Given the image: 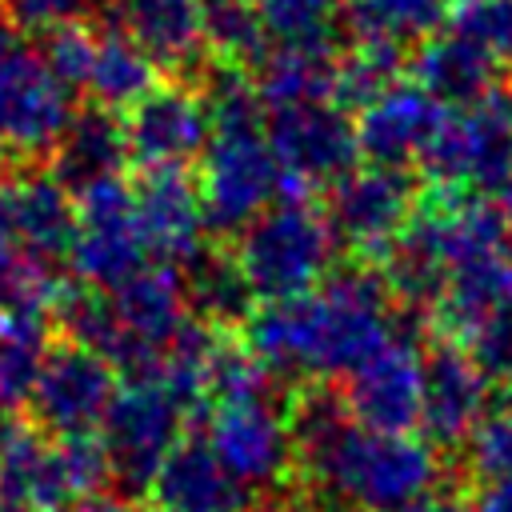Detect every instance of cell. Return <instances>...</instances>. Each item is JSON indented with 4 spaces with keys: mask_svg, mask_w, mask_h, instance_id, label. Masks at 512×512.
<instances>
[{
    "mask_svg": "<svg viewBox=\"0 0 512 512\" xmlns=\"http://www.w3.org/2000/svg\"><path fill=\"white\" fill-rule=\"evenodd\" d=\"M88 8H92V0H4V16L16 28H28L36 36L48 32V28L84 20Z\"/></svg>",
    "mask_w": 512,
    "mask_h": 512,
    "instance_id": "cell-37",
    "label": "cell"
},
{
    "mask_svg": "<svg viewBox=\"0 0 512 512\" xmlns=\"http://www.w3.org/2000/svg\"><path fill=\"white\" fill-rule=\"evenodd\" d=\"M0 236L32 260H68L76 240V196L52 172L0 180Z\"/></svg>",
    "mask_w": 512,
    "mask_h": 512,
    "instance_id": "cell-16",
    "label": "cell"
},
{
    "mask_svg": "<svg viewBox=\"0 0 512 512\" xmlns=\"http://www.w3.org/2000/svg\"><path fill=\"white\" fill-rule=\"evenodd\" d=\"M416 212V180L408 168L364 164L328 188V224L340 244L360 256H384Z\"/></svg>",
    "mask_w": 512,
    "mask_h": 512,
    "instance_id": "cell-12",
    "label": "cell"
},
{
    "mask_svg": "<svg viewBox=\"0 0 512 512\" xmlns=\"http://www.w3.org/2000/svg\"><path fill=\"white\" fill-rule=\"evenodd\" d=\"M468 468L492 484L512 480V400L484 412V420L468 436Z\"/></svg>",
    "mask_w": 512,
    "mask_h": 512,
    "instance_id": "cell-34",
    "label": "cell"
},
{
    "mask_svg": "<svg viewBox=\"0 0 512 512\" xmlns=\"http://www.w3.org/2000/svg\"><path fill=\"white\" fill-rule=\"evenodd\" d=\"M104 8L108 28L124 32L156 68H172L180 80L204 56L200 0H92Z\"/></svg>",
    "mask_w": 512,
    "mask_h": 512,
    "instance_id": "cell-20",
    "label": "cell"
},
{
    "mask_svg": "<svg viewBox=\"0 0 512 512\" xmlns=\"http://www.w3.org/2000/svg\"><path fill=\"white\" fill-rule=\"evenodd\" d=\"M448 20L444 0H348L344 4V32L356 44H424Z\"/></svg>",
    "mask_w": 512,
    "mask_h": 512,
    "instance_id": "cell-29",
    "label": "cell"
},
{
    "mask_svg": "<svg viewBox=\"0 0 512 512\" xmlns=\"http://www.w3.org/2000/svg\"><path fill=\"white\" fill-rule=\"evenodd\" d=\"M204 48L216 52L220 64L252 68L268 52V32L248 0H204Z\"/></svg>",
    "mask_w": 512,
    "mask_h": 512,
    "instance_id": "cell-30",
    "label": "cell"
},
{
    "mask_svg": "<svg viewBox=\"0 0 512 512\" xmlns=\"http://www.w3.org/2000/svg\"><path fill=\"white\" fill-rule=\"evenodd\" d=\"M92 44H96V28L84 24V20H72V24H60V28L40 32L36 52H40L44 64L76 92V88H84L88 60H92Z\"/></svg>",
    "mask_w": 512,
    "mask_h": 512,
    "instance_id": "cell-36",
    "label": "cell"
},
{
    "mask_svg": "<svg viewBox=\"0 0 512 512\" xmlns=\"http://www.w3.org/2000/svg\"><path fill=\"white\" fill-rule=\"evenodd\" d=\"M180 288H184V300H188V312L208 324V328H232V324H244L252 316V288L236 264V252H224V248H212L204 244L196 256H188L180 268Z\"/></svg>",
    "mask_w": 512,
    "mask_h": 512,
    "instance_id": "cell-26",
    "label": "cell"
},
{
    "mask_svg": "<svg viewBox=\"0 0 512 512\" xmlns=\"http://www.w3.org/2000/svg\"><path fill=\"white\" fill-rule=\"evenodd\" d=\"M108 340L104 360L124 376H152L176 336L188 328L192 312L176 268H144L108 292Z\"/></svg>",
    "mask_w": 512,
    "mask_h": 512,
    "instance_id": "cell-7",
    "label": "cell"
},
{
    "mask_svg": "<svg viewBox=\"0 0 512 512\" xmlns=\"http://www.w3.org/2000/svg\"><path fill=\"white\" fill-rule=\"evenodd\" d=\"M408 72L444 108H468L496 88V60L456 32H436L416 44Z\"/></svg>",
    "mask_w": 512,
    "mask_h": 512,
    "instance_id": "cell-25",
    "label": "cell"
},
{
    "mask_svg": "<svg viewBox=\"0 0 512 512\" xmlns=\"http://www.w3.org/2000/svg\"><path fill=\"white\" fill-rule=\"evenodd\" d=\"M272 372L252 356L248 344L216 340L212 368H208V400L216 404H240V400H272Z\"/></svg>",
    "mask_w": 512,
    "mask_h": 512,
    "instance_id": "cell-32",
    "label": "cell"
},
{
    "mask_svg": "<svg viewBox=\"0 0 512 512\" xmlns=\"http://www.w3.org/2000/svg\"><path fill=\"white\" fill-rule=\"evenodd\" d=\"M152 512H160V508H152Z\"/></svg>",
    "mask_w": 512,
    "mask_h": 512,
    "instance_id": "cell-44",
    "label": "cell"
},
{
    "mask_svg": "<svg viewBox=\"0 0 512 512\" xmlns=\"http://www.w3.org/2000/svg\"><path fill=\"white\" fill-rule=\"evenodd\" d=\"M72 112V88L0 12V144L20 156H48Z\"/></svg>",
    "mask_w": 512,
    "mask_h": 512,
    "instance_id": "cell-6",
    "label": "cell"
},
{
    "mask_svg": "<svg viewBox=\"0 0 512 512\" xmlns=\"http://www.w3.org/2000/svg\"><path fill=\"white\" fill-rule=\"evenodd\" d=\"M68 264L80 284H92L104 292L120 288L124 280L148 268L132 184L108 180L76 196V240H72Z\"/></svg>",
    "mask_w": 512,
    "mask_h": 512,
    "instance_id": "cell-10",
    "label": "cell"
},
{
    "mask_svg": "<svg viewBox=\"0 0 512 512\" xmlns=\"http://www.w3.org/2000/svg\"><path fill=\"white\" fill-rule=\"evenodd\" d=\"M288 424L304 476L356 512H396L440 480V456L428 440L360 428L332 392H304Z\"/></svg>",
    "mask_w": 512,
    "mask_h": 512,
    "instance_id": "cell-2",
    "label": "cell"
},
{
    "mask_svg": "<svg viewBox=\"0 0 512 512\" xmlns=\"http://www.w3.org/2000/svg\"><path fill=\"white\" fill-rule=\"evenodd\" d=\"M148 492L160 512H252V488H244L204 440H180Z\"/></svg>",
    "mask_w": 512,
    "mask_h": 512,
    "instance_id": "cell-23",
    "label": "cell"
},
{
    "mask_svg": "<svg viewBox=\"0 0 512 512\" xmlns=\"http://www.w3.org/2000/svg\"><path fill=\"white\" fill-rule=\"evenodd\" d=\"M52 352V316L48 312H0V408H28V396L40 380V368Z\"/></svg>",
    "mask_w": 512,
    "mask_h": 512,
    "instance_id": "cell-28",
    "label": "cell"
},
{
    "mask_svg": "<svg viewBox=\"0 0 512 512\" xmlns=\"http://www.w3.org/2000/svg\"><path fill=\"white\" fill-rule=\"evenodd\" d=\"M404 72V48L392 44H356L348 56H340L336 72V104L348 108H368L376 96H384L392 84H400Z\"/></svg>",
    "mask_w": 512,
    "mask_h": 512,
    "instance_id": "cell-31",
    "label": "cell"
},
{
    "mask_svg": "<svg viewBox=\"0 0 512 512\" xmlns=\"http://www.w3.org/2000/svg\"><path fill=\"white\" fill-rule=\"evenodd\" d=\"M472 512H512V480H492L480 488Z\"/></svg>",
    "mask_w": 512,
    "mask_h": 512,
    "instance_id": "cell-40",
    "label": "cell"
},
{
    "mask_svg": "<svg viewBox=\"0 0 512 512\" xmlns=\"http://www.w3.org/2000/svg\"><path fill=\"white\" fill-rule=\"evenodd\" d=\"M496 208H500V216H504V228H508V236H512V180L496 192Z\"/></svg>",
    "mask_w": 512,
    "mask_h": 512,
    "instance_id": "cell-41",
    "label": "cell"
},
{
    "mask_svg": "<svg viewBox=\"0 0 512 512\" xmlns=\"http://www.w3.org/2000/svg\"><path fill=\"white\" fill-rule=\"evenodd\" d=\"M396 512H472V504H468L464 496H456V492L432 488V492L416 496L412 504H404V508H396Z\"/></svg>",
    "mask_w": 512,
    "mask_h": 512,
    "instance_id": "cell-38",
    "label": "cell"
},
{
    "mask_svg": "<svg viewBox=\"0 0 512 512\" xmlns=\"http://www.w3.org/2000/svg\"><path fill=\"white\" fill-rule=\"evenodd\" d=\"M296 512H356V508H348V504H312V508H296Z\"/></svg>",
    "mask_w": 512,
    "mask_h": 512,
    "instance_id": "cell-42",
    "label": "cell"
},
{
    "mask_svg": "<svg viewBox=\"0 0 512 512\" xmlns=\"http://www.w3.org/2000/svg\"><path fill=\"white\" fill-rule=\"evenodd\" d=\"M512 308V256L492 252L464 260L448 272L444 292L436 300V332L440 340L464 344L480 324Z\"/></svg>",
    "mask_w": 512,
    "mask_h": 512,
    "instance_id": "cell-24",
    "label": "cell"
},
{
    "mask_svg": "<svg viewBox=\"0 0 512 512\" xmlns=\"http://www.w3.org/2000/svg\"><path fill=\"white\" fill-rule=\"evenodd\" d=\"M72 476L52 436L32 424L0 432V512H68L76 504Z\"/></svg>",
    "mask_w": 512,
    "mask_h": 512,
    "instance_id": "cell-19",
    "label": "cell"
},
{
    "mask_svg": "<svg viewBox=\"0 0 512 512\" xmlns=\"http://www.w3.org/2000/svg\"><path fill=\"white\" fill-rule=\"evenodd\" d=\"M200 4H204V0H200Z\"/></svg>",
    "mask_w": 512,
    "mask_h": 512,
    "instance_id": "cell-46",
    "label": "cell"
},
{
    "mask_svg": "<svg viewBox=\"0 0 512 512\" xmlns=\"http://www.w3.org/2000/svg\"><path fill=\"white\" fill-rule=\"evenodd\" d=\"M268 144L280 164V192L308 200L312 188H332L360 160L356 120L340 104H300L268 112Z\"/></svg>",
    "mask_w": 512,
    "mask_h": 512,
    "instance_id": "cell-8",
    "label": "cell"
},
{
    "mask_svg": "<svg viewBox=\"0 0 512 512\" xmlns=\"http://www.w3.org/2000/svg\"><path fill=\"white\" fill-rule=\"evenodd\" d=\"M188 420H192V412L168 392L164 380L128 376L116 388V396L100 420V432H96L104 444L116 492H124V496L148 492L160 464L184 440Z\"/></svg>",
    "mask_w": 512,
    "mask_h": 512,
    "instance_id": "cell-4",
    "label": "cell"
},
{
    "mask_svg": "<svg viewBox=\"0 0 512 512\" xmlns=\"http://www.w3.org/2000/svg\"><path fill=\"white\" fill-rule=\"evenodd\" d=\"M452 108H444L432 92H424L416 80L392 84L384 96H376L368 108L356 112V144L368 164L380 168H412L420 164L424 148L440 132Z\"/></svg>",
    "mask_w": 512,
    "mask_h": 512,
    "instance_id": "cell-15",
    "label": "cell"
},
{
    "mask_svg": "<svg viewBox=\"0 0 512 512\" xmlns=\"http://www.w3.org/2000/svg\"><path fill=\"white\" fill-rule=\"evenodd\" d=\"M252 12L260 16L264 32L276 40H312L328 36L332 16L340 0H248Z\"/></svg>",
    "mask_w": 512,
    "mask_h": 512,
    "instance_id": "cell-35",
    "label": "cell"
},
{
    "mask_svg": "<svg viewBox=\"0 0 512 512\" xmlns=\"http://www.w3.org/2000/svg\"><path fill=\"white\" fill-rule=\"evenodd\" d=\"M336 232L308 200L280 196L236 240V264L260 304L320 288L336 268Z\"/></svg>",
    "mask_w": 512,
    "mask_h": 512,
    "instance_id": "cell-3",
    "label": "cell"
},
{
    "mask_svg": "<svg viewBox=\"0 0 512 512\" xmlns=\"http://www.w3.org/2000/svg\"><path fill=\"white\" fill-rule=\"evenodd\" d=\"M128 164L132 160H128V140H124V116L96 108V104L76 108L56 148L48 152V172L72 196L100 188L108 180H124Z\"/></svg>",
    "mask_w": 512,
    "mask_h": 512,
    "instance_id": "cell-22",
    "label": "cell"
},
{
    "mask_svg": "<svg viewBox=\"0 0 512 512\" xmlns=\"http://www.w3.org/2000/svg\"><path fill=\"white\" fill-rule=\"evenodd\" d=\"M116 388V368L100 352L76 340L52 344L40 380L28 396V424L52 440L96 436Z\"/></svg>",
    "mask_w": 512,
    "mask_h": 512,
    "instance_id": "cell-9",
    "label": "cell"
},
{
    "mask_svg": "<svg viewBox=\"0 0 512 512\" xmlns=\"http://www.w3.org/2000/svg\"><path fill=\"white\" fill-rule=\"evenodd\" d=\"M204 444L244 488H276L296 464L292 424L272 400L216 404L208 412Z\"/></svg>",
    "mask_w": 512,
    "mask_h": 512,
    "instance_id": "cell-13",
    "label": "cell"
},
{
    "mask_svg": "<svg viewBox=\"0 0 512 512\" xmlns=\"http://www.w3.org/2000/svg\"><path fill=\"white\" fill-rule=\"evenodd\" d=\"M420 360H424L420 428L428 432V444H444V448L468 444L472 428L492 408L488 404V380H484V372L452 340H436Z\"/></svg>",
    "mask_w": 512,
    "mask_h": 512,
    "instance_id": "cell-18",
    "label": "cell"
},
{
    "mask_svg": "<svg viewBox=\"0 0 512 512\" xmlns=\"http://www.w3.org/2000/svg\"><path fill=\"white\" fill-rule=\"evenodd\" d=\"M444 24L492 60L512 56V0H452Z\"/></svg>",
    "mask_w": 512,
    "mask_h": 512,
    "instance_id": "cell-33",
    "label": "cell"
},
{
    "mask_svg": "<svg viewBox=\"0 0 512 512\" xmlns=\"http://www.w3.org/2000/svg\"><path fill=\"white\" fill-rule=\"evenodd\" d=\"M124 140L128 160L140 172L196 164L212 140V112L204 92L188 80L156 84L124 112Z\"/></svg>",
    "mask_w": 512,
    "mask_h": 512,
    "instance_id": "cell-11",
    "label": "cell"
},
{
    "mask_svg": "<svg viewBox=\"0 0 512 512\" xmlns=\"http://www.w3.org/2000/svg\"><path fill=\"white\" fill-rule=\"evenodd\" d=\"M336 72L340 56L328 36L312 40H276L248 68L252 88L268 112L300 108V104H336Z\"/></svg>",
    "mask_w": 512,
    "mask_h": 512,
    "instance_id": "cell-21",
    "label": "cell"
},
{
    "mask_svg": "<svg viewBox=\"0 0 512 512\" xmlns=\"http://www.w3.org/2000/svg\"><path fill=\"white\" fill-rule=\"evenodd\" d=\"M348 416L360 428L404 436L420 424L424 400V360L408 336H392L380 352H372L356 372L344 376L340 392Z\"/></svg>",
    "mask_w": 512,
    "mask_h": 512,
    "instance_id": "cell-14",
    "label": "cell"
},
{
    "mask_svg": "<svg viewBox=\"0 0 512 512\" xmlns=\"http://www.w3.org/2000/svg\"><path fill=\"white\" fill-rule=\"evenodd\" d=\"M156 64L116 28H96V44H92V60H88V76L84 88L88 100L96 108L108 112H128L140 96H148L160 80H156Z\"/></svg>",
    "mask_w": 512,
    "mask_h": 512,
    "instance_id": "cell-27",
    "label": "cell"
},
{
    "mask_svg": "<svg viewBox=\"0 0 512 512\" xmlns=\"http://www.w3.org/2000/svg\"><path fill=\"white\" fill-rule=\"evenodd\" d=\"M392 288L380 264H340L304 296L256 304L244 344L272 376H348L392 332Z\"/></svg>",
    "mask_w": 512,
    "mask_h": 512,
    "instance_id": "cell-1",
    "label": "cell"
},
{
    "mask_svg": "<svg viewBox=\"0 0 512 512\" xmlns=\"http://www.w3.org/2000/svg\"><path fill=\"white\" fill-rule=\"evenodd\" d=\"M0 164H4V144H0Z\"/></svg>",
    "mask_w": 512,
    "mask_h": 512,
    "instance_id": "cell-43",
    "label": "cell"
},
{
    "mask_svg": "<svg viewBox=\"0 0 512 512\" xmlns=\"http://www.w3.org/2000/svg\"><path fill=\"white\" fill-rule=\"evenodd\" d=\"M0 432H4V424H0Z\"/></svg>",
    "mask_w": 512,
    "mask_h": 512,
    "instance_id": "cell-45",
    "label": "cell"
},
{
    "mask_svg": "<svg viewBox=\"0 0 512 512\" xmlns=\"http://www.w3.org/2000/svg\"><path fill=\"white\" fill-rule=\"evenodd\" d=\"M68 512H140V508H136L132 496H124V492H116V488H100V492L76 500Z\"/></svg>",
    "mask_w": 512,
    "mask_h": 512,
    "instance_id": "cell-39",
    "label": "cell"
},
{
    "mask_svg": "<svg viewBox=\"0 0 512 512\" xmlns=\"http://www.w3.org/2000/svg\"><path fill=\"white\" fill-rule=\"evenodd\" d=\"M436 192H500L512 180V88H492L468 108H452L420 156Z\"/></svg>",
    "mask_w": 512,
    "mask_h": 512,
    "instance_id": "cell-5",
    "label": "cell"
},
{
    "mask_svg": "<svg viewBox=\"0 0 512 512\" xmlns=\"http://www.w3.org/2000/svg\"><path fill=\"white\" fill-rule=\"evenodd\" d=\"M136 200V224L144 236L148 256H156L164 268H180L188 256L204 248V200L200 184L188 176V168H164L144 172L132 188Z\"/></svg>",
    "mask_w": 512,
    "mask_h": 512,
    "instance_id": "cell-17",
    "label": "cell"
}]
</instances>
